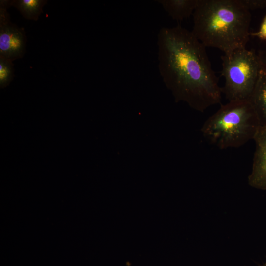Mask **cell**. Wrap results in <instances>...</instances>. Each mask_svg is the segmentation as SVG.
<instances>
[{
    "mask_svg": "<svg viewBox=\"0 0 266 266\" xmlns=\"http://www.w3.org/2000/svg\"><path fill=\"white\" fill-rule=\"evenodd\" d=\"M157 47L160 74L176 102L201 112L221 102V87L206 47L191 31L179 25L163 27Z\"/></svg>",
    "mask_w": 266,
    "mask_h": 266,
    "instance_id": "obj_1",
    "label": "cell"
},
{
    "mask_svg": "<svg viewBox=\"0 0 266 266\" xmlns=\"http://www.w3.org/2000/svg\"><path fill=\"white\" fill-rule=\"evenodd\" d=\"M192 16L191 32L205 47L226 55L246 48L251 14L239 0H198Z\"/></svg>",
    "mask_w": 266,
    "mask_h": 266,
    "instance_id": "obj_2",
    "label": "cell"
},
{
    "mask_svg": "<svg viewBox=\"0 0 266 266\" xmlns=\"http://www.w3.org/2000/svg\"><path fill=\"white\" fill-rule=\"evenodd\" d=\"M261 126L248 100L229 101L204 123L203 136L220 149L238 148L253 138Z\"/></svg>",
    "mask_w": 266,
    "mask_h": 266,
    "instance_id": "obj_3",
    "label": "cell"
},
{
    "mask_svg": "<svg viewBox=\"0 0 266 266\" xmlns=\"http://www.w3.org/2000/svg\"><path fill=\"white\" fill-rule=\"evenodd\" d=\"M221 76L225 84L221 87L229 101L248 100L257 82L261 66L258 54L246 48L229 55L221 56Z\"/></svg>",
    "mask_w": 266,
    "mask_h": 266,
    "instance_id": "obj_4",
    "label": "cell"
},
{
    "mask_svg": "<svg viewBox=\"0 0 266 266\" xmlns=\"http://www.w3.org/2000/svg\"><path fill=\"white\" fill-rule=\"evenodd\" d=\"M10 6L11 0L0 1V56L14 61L23 57L27 39L24 29L11 22Z\"/></svg>",
    "mask_w": 266,
    "mask_h": 266,
    "instance_id": "obj_5",
    "label": "cell"
},
{
    "mask_svg": "<svg viewBox=\"0 0 266 266\" xmlns=\"http://www.w3.org/2000/svg\"><path fill=\"white\" fill-rule=\"evenodd\" d=\"M255 151L248 184L261 190H266V125L260 126L253 138Z\"/></svg>",
    "mask_w": 266,
    "mask_h": 266,
    "instance_id": "obj_6",
    "label": "cell"
},
{
    "mask_svg": "<svg viewBox=\"0 0 266 266\" xmlns=\"http://www.w3.org/2000/svg\"><path fill=\"white\" fill-rule=\"evenodd\" d=\"M248 100L254 109L261 126L266 125V69L262 66Z\"/></svg>",
    "mask_w": 266,
    "mask_h": 266,
    "instance_id": "obj_7",
    "label": "cell"
},
{
    "mask_svg": "<svg viewBox=\"0 0 266 266\" xmlns=\"http://www.w3.org/2000/svg\"><path fill=\"white\" fill-rule=\"evenodd\" d=\"M164 10L174 20L182 21L192 16L198 0H157Z\"/></svg>",
    "mask_w": 266,
    "mask_h": 266,
    "instance_id": "obj_8",
    "label": "cell"
},
{
    "mask_svg": "<svg viewBox=\"0 0 266 266\" xmlns=\"http://www.w3.org/2000/svg\"><path fill=\"white\" fill-rule=\"evenodd\" d=\"M47 3L46 0H11V6L15 7L24 18L37 21Z\"/></svg>",
    "mask_w": 266,
    "mask_h": 266,
    "instance_id": "obj_9",
    "label": "cell"
},
{
    "mask_svg": "<svg viewBox=\"0 0 266 266\" xmlns=\"http://www.w3.org/2000/svg\"><path fill=\"white\" fill-rule=\"evenodd\" d=\"M14 77L13 61L0 56V87L4 88L7 86Z\"/></svg>",
    "mask_w": 266,
    "mask_h": 266,
    "instance_id": "obj_10",
    "label": "cell"
},
{
    "mask_svg": "<svg viewBox=\"0 0 266 266\" xmlns=\"http://www.w3.org/2000/svg\"><path fill=\"white\" fill-rule=\"evenodd\" d=\"M239 1L249 11L266 7V0H239Z\"/></svg>",
    "mask_w": 266,
    "mask_h": 266,
    "instance_id": "obj_11",
    "label": "cell"
},
{
    "mask_svg": "<svg viewBox=\"0 0 266 266\" xmlns=\"http://www.w3.org/2000/svg\"><path fill=\"white\" fill-rule=\"evenodd\" d=\"M250 35L266 41V14L263 18L259 30L256 32L250 33Z\"/></svg>",
    "mask_w": 266,
    "mask_h": 266,
    "instance_id": "obj_12",
    "label": "cell"
},
{
    "mask_svg": "<svg viewBox=\"0 0 266 266\" xmlns=\"http://www.w3.org/2000/svg\"><path fill=\"white\" fill-rule=\"evenodd\" d=\"M261 66L266 69V50H261L258 52Z\"/></svg>",
    "mask_w": 266,
    "mask_h": 266,
    "instance_id": "obj_13",
    "label": "cell"
},
{
    "mask_svg": "<svg viewBox=\"0 0 266 266\" xmlns=\"http://www.w3.org/2000/svg\"><path fill=\"white\" fill-rule=\"evenodd\" d=\"M260 266H266V262L264 264H263V265H261Z\"/></svg>",
    "mask_w": 266,
    "mask_h": 266,
    "instance_id": "obj_14",
    "label": "cell"
}]
</instances>
